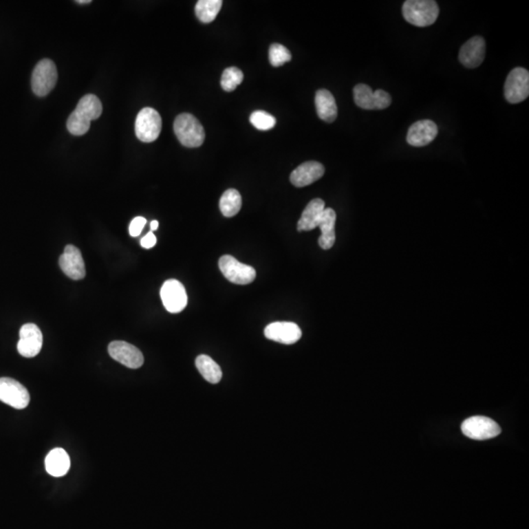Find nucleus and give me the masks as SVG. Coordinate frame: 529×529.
<instances>
[{
	"mask_svg": "<svg viewBox=\"0 0 529 529\" xmlns=\"http://www.w3.org/2000/svg\"><path fill=\"white\" fill-rule=\"evenodd\" d=\"M102 114V103L94 94H87L78 101L77 108L67 121V129L73 136H84L91 128V122Z\"/></svg>",
	"mask_w": 529,
	"mask_h": 529,
	"instance_id": "nucleus-1",
	"label": "nucleus"
},
{
	"mask_svg": "<svg viewBox=\"0 0 529 529\" xmlns=\"http://www.w3.org/2000/svg\"><path fill=\"white\" fill-rule=\"evenodd\" d=\"M402 13L407 22L415 27H427L435 23L439 7L433 0H408L404 2Z\"/></svg>",
	"mask_w": 529,
	"mask_h": 529,
	"instance_id": "nucleus-2",
	"label": "nucleus"
},
{
	"mask_svg": "<svg viewBox=\"0 0 529 529\" xmlns=\"http://www.w3.org/2000/svg\"><path fill=\"white\" fill-rule=\"evenodd\" d=\"M174 131L184 147L195 149L203 144L205 131L197 118L189 113H182L175 118Z\"/></svg>",
	"mask_w": 529,
	"mask_h": 529,
	"instance_id": "nucleus-3",
	"label": "nucleus"
},
{
	"mask_svg": "<svg viewBox=\"0 0 529 529\" xmlns=\"http://www.w3.org/2000/svg\"><path fill=\"white\" fill-rule=\"evenodd\" d=\"M58 80L56 65L50 59H43L34 67L32 75V89L36 96H47Z\"/></svg>",
	"mask_w": 529,
	"mask_h": 529,
	"instance_id": "nucleus-4",
	"label": "nucleus"
},
{
	"mask_svg": "<svg viewBox=\"0 0 529 529\" xmlns=\"http://www.w3.org/2000/svg\"><path fill=\"white\" fill-rule=\"evenodd\" d=\"M162 119L160 114L153 108H143L136 120V138L142 142H153L160 136Z\"/></svg>",
	"mask_w": 529,
	"mask_h": 529,
	"instance_id": "nucleus-5",
	"label": "nucleus"
},
{
	"mask_svg": "<svg viewBox=\"0 0 529 529\" xmlns=\"http://www.w3.org/2000/svg\"><path fill=\"white\" fill-rule=\"evenodd\" d=\"M504 94L508 102H523L529 96V73L521 67L510 72L504 87Z\"/></svg>",
	"mask_w": 529,
	"mask_h": 529,
	"instance_id": "nucleus-6",
	"label": "nucleus"
},
{
	"mask_svg": "<svg viewBox=\"0 0 529 529\" xmlns=\"http://www.w3.org/2000/svg\"><path fill=\"white\" fill-rule=\"evenodd\" d=\"M219 267L224 277L233 283L246 285L253 283L256 278V271L253 267L242 264L230 255L222 256Z\"/></svg>",
	"mask_w": 529,
	"mask_h": 529,
	"instance_id": "nucleus-7",
	"label": "nucleus"
},
{
	"mask_svg": "<svg viewBox=\"0 0 529 529\" xmlns=\"http://www.w3.org/2000/svg\"><path fill=\"white\" fill-rule=\"evenodd\" d=\"M357 106L365 110L387 109L391 104V96L382 89L373 91L369 85L359 84L353 89Z\"/></svg>",
	"mask_w": 529,
	"mask_h": 529,
	"instance_id": "nucleus-8",
	"label": "nucleus"
},
{
	"mask_svg": "<svg viewBox=\"0 0 529 529\" xmlns=\"http://www.w3.org/2000/svg\"><path fill=\"white\" fill-rule=\"evenodd\" d=\"M461 429L466 436L473 440H486L496 438L501 433L497 422L482 415H475L466 420L462 424Z\"/></svg>",
	"mask_w": 529,
	"mask_h": 529,
	"instance_id": "nucleus-9",
	"label": "nucleus"
},
{
	"mask_svg": "<svg viewBox=\"0 0 529 529\" xmlns=\"http://www.w3.org/2000/svg\"><path fill=\"white\" fill-rule=\"evenodd\" d=\"M0 401L14 409L22 410L30 403L29 391L19 381L10 378H0Z\"/></svg>",
	"mask_w": 529,
	"mask_h": 529,
	"instance_id": "nucleus-10",
	"label": "nucleus"
},
{
	"mask_svg": "<svg viewBox=\"0 0 529 529\" xmlns=\"http://www.w3.org/2000/svg\"><path fill=\"white\" fill-rule=\"evenodd\" d=\"M162 302L166 310L172 314L181 313L187 305L186 288L177 279H168L160 291Z\"/></svg>",
	"mask_w": 529,
	"mask_h": 529,
	"instance_id": "nucleus-11",
	"label": "nucleus"
},
{
	"mask_svg": "<svg viewBox=\"0 0 529 529\" xmlns=\"http://www.w3.org/2000/svg\"><path fill=\"white\" fill-rule=\"evenodd\" d=\"M108 352L111 358L127 368L138 369L144 363L142 351L126 341H113L108 346Z\"/></svg>",
	"mask_w": 529,
	"mask_h": 529,
	"instance_id": "nucleus-12",
	"label": "nucleus"
},
{
	"mask_svg": "<svg viewBox=\"0 0 529 529\" xmlns=\"http://www.w3.org/2000/svg\"><path fill=\"white\" fill-rule=\"evenodd\" d=\"M43 347V334L38 325L26 323L20 330V339L17 349L25 358L36 357Z\"/></svg>",
	"mask_w": 529,
	"mask_h": 529,
	"instance_id": "nucleus-13",
	"label": "nucleus"
},
{
	"mask_svg": "<svg viewBox=\"0 0 529 529\" xmlns=\"http://www.w3.org/2000/svg\"><path fill=\"white\" fill-rule=\"evenodd\" d=\"M59 265L64 274L74 281H80L85 277L84 259L80 249L76 246L65 247L64 253L59 259Z\"/></svg>",
	"mask_w": 529,
	"mask_h": 529,
	"instance_id": "nucleus-14",
	"label": "nucleus"
},
{
	"mask_svg": "<svg viewBox=\"0 0 529 529\" xmlns=\"http://www.w3.org/2000/svg\"><path fill=\"white\" fill-rule=\"evenodd\" d=\"M265 336L270 341L286 344L296 343L302 336V332L296 323L290 322H276L270 323L264 330Z\"/></svg>",
	"mask_w": 529,
	"mask_h": 529,
	"instance_id": "nucleus-15",
	"label": "nucleus"
},
{
	"mask_svg": "<svg viewBox=\"0 0 529 529\" xmlns=\"http://www.w3.org/2000/svg\"><path fill=\"white\" fill-rule=\"evenodd\" d=\"M438 133L436 124L431 120H422L415 122L409 129L407 142L415 147H422L435 140Z\"/></svg>",
	"mask_w": 529,
	"mask_h": 529,
	"instance_id": "nucleus-16",
	"label": "nucleus"
},
{
	"mask_svg": "<svg viewBox=\"0 0 529 529\" xmlns=\"http://www.w3.org/2000/svg\"><path fill=\"white\" fill-rule=\"evenodd\" d=\"M485 57V41L482 36H473L464 43L459 52V60L463 66L473 69L480 66Z\"/></svg>",
	"mask_w": 529,
	"mask_h": 529,
	"instance_id": "nucleus-17",
	"label": "nucleus"
},
{
	"mask_svg": "<svg viewBox=\"0 0 529 529\" xmlns=\"http://www.w3.org/2000/svg\"><path fill=\"white\" fill-rule=\"evenodd\" d=\"M325 174L323 164L316 161H308L301 164L290 175V182L296 187L310 186Z\"/></svg>",
	"mask_w": 529,
	"mask_h": 529,
	"instance_id": "nucleus-18",
	"label": "nucleus"
},
{
	"mask_svg": "<svg viewBox=\"0 0 529 529\" xmlns=\"http://www.w3.org/2000/svg\"><path fill=\"white\" fill-rule=\"evenodd\" d=\"M336 211L332 208H325L318 226L322 232L319 246L325 250H329L336 244Z\"/></svg>",
	"mask_w": 529,
	"mask_h": 529,
	"instance_id": "nucleus-19",
	"label": "nucleus"
},
{
	"mask_svg": "<svg viewBox=\"0 0 529 529\" xmlns=\"http://www.w3.org/2000/svg\"><path fill=\"white\" fill-rule=\"evenodd\" d=\"M325 202L320 198L313 199L305 208L301 218L298 221L297 230L299 232H309L318 228L323 211H325Z\"/></svg>",
	"mask_w": 529,
	"mask_h": 529,
	"instance_id": "nucleus-20",
	"label": "nucleus"
},
{
	"mask_svg": "<svg viewBox=\"0 0 529 529\" xmlns=\"http://www.w3.org/2000/svg\"><path fill=\"white\" fill-rule=\"evenodd\" d=\"M315 104L318 116L327 123H332L337 118V105L336 98L332 92L327 89H320L316 91Z\"/></svg>",
	"mask_w": 529,
	"mask_h": 529,
	"instance_id": "nucleus-21",
	"label": "nucleus"
},
{
	"mask_svg": "<svg viewBox=\"0 0 529 529\" xmlns=\"http://www.w3.org/2000/svg\"><path fill=\"white\" fill-rule=\"evenodd\" d=\"M70 457L62 448H55L45 459L46 471L54 477H61L70 470Z\"/></svg>",
	"mask_w": 529,
	"mask_h": 529,
	"instance_id": "nucleus-22",
	"label": "nucleus"
},
{
	"mask_svg": "<svg viewBox=\"0 0 529 529\" xmlns=\"http://www.w3.org/2000/svg\"><path fill=\"white\" fill-rule=\"evenodd\" d=\"M196 368L201 374V376L208 381V382L219 383L223 376L222 369L218 364L214 361L212 358L207 355H200L195 360Z\"/></svg>",
	"mask_w": 529,
	"mask_h": 529,
	"instance_id": "nucleus-23",
	"label": "nucleus"
},
{
	"mask_svg": "<svg viewBox=\"0 0 529 529\" xmlns=\"http://www.w3.org/2000/svg\"><path fill=\"white\" fill-rule=\"evenodd\" d=\"M241 206V195L237 189H228L219 199V210L226 218H232L239 214Z\"/></svg>",
	"mask_w": 529,
	"mask_h": 529,
	"instance_id": "nucleus-24",
	"label": "nucleus"
},
{
	"mask_svg": "<svg viewBox=\"0 0 529 529\" xmlns=\"http://www.w3.org/2000/svg\"><path fill=\"white\" fill-rule=\"evenodd\" d=\"M222 6H223L222 0H199L195 6L196 17L200 22L209 24L216 19Z\"/></svg>",
	"mask_w": 529,
	"mask_h": 529,
	"instance_id": "nucleus-25",
	"label": "nucleus"
},
{
	"mask_svg": "<svg viewBox=\"0 0 529 529\" xmlns=\"http://www.w3.org/2000/svg\"><path fill=\"white\" fill-rule=\"evenodd\" d=\"M244 80V73L237 67H230L223 72L221 78L222 89L226 91H233Z\"/></svg>",
	"mask_w": 529,
	"mask_h": 529,
	"instance_id": "nucleus-26",
	"label": "nucleus"
},
{
	"mask_svg": "<svg viewBox=\"0 0 529 529\" xmlns=\"http://www.w3.org/2000/svg\"><path fill=\"white\" fill-rule=\"evenodd\" d=\"M250 123L259 131H269L276 126V118L265 111H255L250 116Z\"/></svg>",
	"mask_w": 529,
	"mask_h": 529,
	"instance_id": "nucleus-27",
	"label": "nucleus"
},
{
	"mask_svg": "<svg viewBox=\"0 0 529 529\" xmlns=\"http://www.w3.org/2000/svg\"><path fill=\"white\" fill-rule=\"evenodd\" d=\"M270 63L274 67H281L291 60V53L285 46L272 43L269 52Z\"/></svg>",
	"mask_w": 529,
	"mask_h": 529,
	"instance_id": "nucleus-28",
	"label": "nucleus"
},
{
	"mask_svg": "<svg viewBox=\"0 0 529 529\" xmlns=\"http://www.w3.org/2000/svg\"><path fill=\"white\" fill-rule=\"evenodd\" d=\"M145 225H147V219L143 218V217H136L129 225V235L133 237H138L142 233Z\"/></svg>",
	"mask_w": 529,
	"mask_h": 529,
	"instance_id": "nucleus-29",
	"label": "nucleus"
},
{
	"mask_svg": "<svg viewBox=\"0 0 529 529\" xmlns=\"http://www.w3.org/2000/svg\"><path fill=\"white\" fill-rule=\"evenodd\" d=\"M156 242L157 239L155 235H154L153 233L150 232L143 237L142 241H140V246H142L143 248L150 249L152 248V247L155 246Z\"/></svg>",
	"mask_w": 529,
	"mask_h": 529,
	"instance_id": "nucleus-30",
	"label": "nucleus"
},
{
	"mask_svg": "<svg viewBox=\"0 0 529 529\" xmlns=\"http://www.w3.org/2000/svg\"><path fill=\"white\" fill-rule=\"evenodd\" d=\"M159 223L158 221H152L151 224H150V228H151V230H156L157 228H158Z\"/></svg>",
	"mask_w": 529,
	"mask_h": 529,
	"instance_id": "nucleus-31",
	"label": "nucleus"
},
{
	"mask_svg": "<svg viewBox=\"0 0 529 529\" xmlns=\"http://www.w3.org/2000/svg\"><path fill=\"white\" fill-rule=\"evenodd\" d=\"M76 2L80 4L91 3V0H78V1Z\"/></svg>",
	"mask_w": 529,
	"mask_h": 529,
	"instance_id": "nucleus-32",
	"label": "nucleus"
}]
</instances>
